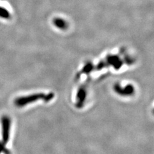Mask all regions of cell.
<instances>
[{"label":"cell","mask_w":154,"mask_h":154,"mask_svg":"<svg viewBox=\"0 0 154 154\" xmlns=\"http://www.w3.org/2000/svg\"><path fill=\"white\" fill-rule=\"evenodd\" d=\"M45 94L42 93L33 94L32 95H29L26 96H23V97H19L16 98L14 100V104L17 107H23V106L26 105L29 103H32L35 101H37L40 99L44 100Z\"/></svg>","instance_id":"6da1fadb"},{"label":"cell","mask_w":154,"mask_h":154,"mask_svg":"<svg viewBox=\"0 0 154 154\" xmlns=\"http://www.w3.org/2000/svg\"><path fill=\"white\" fill-rule=\"evenodd\" d=\"M2 137L4 144H7L9 140L10 128H11V119L7 116H4L2 118Z\"/></svg>","instance_id":"7a4b0ae2"},{"label":"cell","mask_w":154,"mask_h":154,"mask_svg":"<svg viewBox=\"0 0 154 154\" xmlns=\"http://www.w3.org/2000/svg\"><path fill=\"white\" fill-rule=\"evenodd\" d=\"M115 91L117 93L123 96H130L134 93V88L131 85H128L123 89L119 85L115 86Z\"/></svg>","instance_id":"3957f363"},{"label":"cell","mask_w":154,"mask_h":154,"mask_svg":"<svg viewBox=\"0 0 154 154\" xmlns=\"http://www.w3.org/2000/svg\"><path fill=\"white\" fill-rule=\"evenodd\" d=\"M86 97V91L84 88H82L78 92V94H77V99H78V101H77V106L78 107H82V106L85 100Z\"/></svg>","instance_id":"277c9868"},{"label":"cell","mask_w":154,"mask_h":154,"mask_svg":"<svg viewBox=\"0 0 154 154\" xmlns=\"http://www.w3.org/2000/svg\"><path fill=\"white\" fill-rule=\"evenodd\" d=\"M0 17L7 19L11 17V14L6 8L0 7Z\"/></svg>","instance_id":"5b68a950"},{"label":"cell","mask_w":154,"mask_h":154,"mask_svg":"<svg viewBox=\"0 0 154 154\" xmlns=\"http://www.w3.org/2000/svg\"><path fill=\"white\" fill-rule=\"evenodd\" d=\"M54 23H55V25L57 27H59V28H62V29L66 28V22L64 20H62V19H56L55 21H54Z\"/></svg>","instance_id":"8992f818"},{"label":"cell","mask_w":154,"mask_h":154,"mask_svg":"<svg viewBox=\"0 0 154 154\" xmlns=\"http://www.w3.org/2000/svg\"><path fill=\"white\" fill-rule=\"evenodd\" d=\"M5 146V144L4 143L2 144L1 143H0V153L2 152H4L5 154H8L9 152L7 150V148Z\"/></svg>","instance_id":"52a82bcc"}]
</instances>
